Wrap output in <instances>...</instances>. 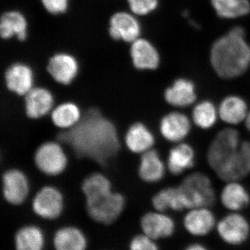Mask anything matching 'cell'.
<instances>
[{"label": "cell", "instance_id": "cell-1", "mask_svg": "<svg viewBox=\"0 0 250 250\" xmlns=\"http://www.w3.org/2000/svg\"><path fill=\"white\" fill-rule=\"evenodd\" d=\"M58 139L71 147L78 157L101 165L116 156L121 148L116 126L95 108L85 111L71 129L59 133Z\"/></svg>", "mask_w": 250, "mask_h": 250}, {"label": "cell", "instance_id": "cell-2", "mask_svg": "<svg viewBox=\"0 0 250 250\" xmlns=\"http://www.w3.org/2000/svg\"><path fill=\"white\" fill-rule=\"evenodd\" d=\"M245 35L243 28L233 27L228 35L219 39L212 46L210 62L221 78H237L249 68L250 47L245 40Z\"/></svg>", "mask_w": 250, "mask_h": 250}, {"label": "cell", "instance_id": "cell-3", "mask_svg": "<svg viewBox=\"0 0 250 250\" xmlns=\"http://www.w3.org/2000/svg\"><path fill=\"white\" fill-rule=\"evenodd\" d=\"M187 210L213 207L217 197L210 177L202 172L189 174L179 184Z\"/></svg>", "mask_w": 250, "mask_h": 250}, {"label": "cell", "instance_id": "cell-4", "mask_svg": "<svg viewBox=\"0 0 250 250\" xmlns=\"http://www.w3.org/2000/svg\"><path fill=\"white\" fill-rule=\"evenodd\" d=\"M87 213L90 218L102 225H109L119 218L124 210L125 197L112 191L85 198Z\"/></svg>", "mask_w": 250, "mask_h": 250}, {"label": "cell", "instance_id": "cell-5", "mask_svg": "<svg viewBox=\"0 0 250 250\" xmlns=\"http://www.w3.org/2000/svg\"><path fill=\"white\" fill-rule=\"evenodd\" d=\"M215 231L224 244L240 248L250 240V222L241 212H229L218 220Z\"/></svg>", "mask_w": 250, "mask_h": 250}, {"label": "cell", "instance_id": "cell-6", "mask_svg": "<svg viewBox=\"0 0 250 250\" xmlns=\"http://www.w3.org/2000/svg\"><path fill=\"white\" fill-rule=\"evenodd\" d=\"M241 134L233 126L220 130L210 142L207 153L208 165L214 172L228 160L241 146Z\"/></svg>", "mask_w": 250, "mask_h": 250}, {"label": "cell", "instance_id": "cell-7", "mask_svg": "<svg viewBox=\"0 0 250 250\" xmlns=\"http://www.w3.org/2000/svg\"><path fill=\"white\" fill-rule=\"evenodd\" d=\"M34 162L42 173L57 176L66 168L67 159L59 143L49 141L42 143L38 148L34 155Z\"/></svg>", "mask_w": 250, "mask_h": 250}, {"label": "cell", "instance_id": "cell-8", "mask_svg": "<svg viewBox=\"0 0 250 250\" xmlns=\"http://www.w3.org/2000/svg\"><path fill=\"white\" fill-rule=\"evenodd\" d=\"M225 182H240L250 174V141H242L241 146L228 160L215 171Z\"/></svg>", "mask_w": 250, "mask_h": 250}, {"label": "cell", "instance_id": "cell-9", "mask_svg": "<svg viewBox=\"0 0 250 250\" xmlns=\"http://www.w3.org/2000/svg\"><path fill=\"white\" fill-rule=\"evenodd\" d=\"M216 216L210 207H196L187 210L182 219L184 231L192 238L209 236L216 228Z\"/></svg>", "mask_w": 250, "mask_h": 250}, {"label": "cell", "instance_id": "cell-10", "mask_svg": "<svg viewBox=\"0 0 250 250\" xmlns=\"http://www.w3.org/2000/svg\"><path fill=\"white\" fill-rule=\"evenodd\" d=\"M142 233L156 241L169 239L177 232L175 220L166 212H147L140 220Z\"/></svg>", "mask_w": 250, "mask_h": 250}, {"label": "cell", "instance_id": "cell-11", "mask_svg": "<svg viewBox=\"0 0 250 250\" xmlns=\"http://www.w3.org/2000/svg\"><path fill=\"white\" fill-rule=\"evenodd\" d=\"M191 118L179 111H172L162 116L159 121V132L167 142H184L192 130Z\"/></svg>", "mask_w": 250, "mask_h": 250}, {"label": "cell", "instance_id": "cell-12", "mask_svg": "<svg viewBox=\"0 0 250 250\" xmlns=\"http://www.w3.org/2000/svg\"><path fill=\"white\" fill-rule=\"evenodd\" d=\"M63 197L58 189L52 187L42 188L32 202L33 211L44 220H56L63 210Z\"/></svg>", "mask_w": 250, "mask_h": 250}, {"label": "cell", "instance_id": "cell-13", "mask_svg": "<svg viewBox=\"0 0 250 250\" xmlns=\"http://www.w3.org/2000/svg\"><path fill=\"white\" fill-rule=\"evenodd\" d=\"M2 192L10 205H22L29 192V181L24 172L18 169L6 171L2 176Z\"/></svg>", "mask_w": 250, "mask_h": 250}, {"label": "cell", "instance_id": "cell-14", "mask_svg": "<svg viewBox=\"0 0 250 250\" xmlns=\"http://www.w3.org/2000/svg\"><path fill=\"white\" fill-rule=\"evenodd\" d=\"M167 104L176 108L189 107L195 104L197 99L196 86L191 80L179 78L167 87L164 93Z\"/></svg>", "mask_w": 250, "mask_h": 250}, {"label": "cell", "instance_id": "cell-15", "mask_svg": "<svg viewBox=\"0 0 250 250\" xmlns=\"http://www.w3.org/2000/svg\"><path fill=\"white\" fill-rule=\"evenodd\" d=\"M196 152L191 145L186 142L174 144L167 154V170L172 175L179 176L195 165Z\"/></svg>", "mask_w": 250, "mask_h": 250}, {"label": "cell", "instance_id": "cell-16", "mask_svg": "<svg viewBox=\"0 0 250 250\" xmlns=\"http://www.w3.org/2000/svg\"><path fill=\"white\" fill-rule=\"evenodd\" d=\"M218 110L219 119L230 126L244 123L250 112L246 100L236 95L224 98L219 104Z\"/></svg>", "mask_w": 250, "mask_h": 250}, {"label": "cell", "instance_id": "cell-17", "mask_svg": "<svg viewBox=\"0 0 250 250\" xmlns=\"http://www.w3.org/2000/svg\"><path fill=\"white\" fill-rule=\"evenodd\" d=\"M219 195V200L229 212H242L249 206L250 195L240 182H225Z\"/></svg>", "mask_w": 250, "mask_h": 250}, {"label": "cell", "instance_id": "cell-18", "mask_svg": "<svg viewBox=\"0 0 250 250\" xmlns=\"http://www.w3.org/2000/svg\"><path fill=\"white\" fill-rule=\"evenodd\" d=\"M54 97L44 88H32L24 98L26 115L31 119H39L48 114L54 106Z\"/></svg>", "mask_w": 250, "mask_h": 250}, {"label": "cell", "instance_id": "cell-19", "mask_svg": "<svg viewBox=\"0 0 250 250\" xmlns=\"http://www.w3.org/2000/svg\"><path fill=\"white\" fill-rule=\"evenodd\" d=\"M140 33L139 23L131 15L119 12L112 16L109 28L112 39L133 42L139 39Z\"/></svg>", "mask_w": 250, "mask_h": 250}, {"label": "cell", "instance_id": "cell-20", "mask_svg": "<svg viewBox=\"0 0 250 250\" xmlns=\"http://www.w3.org/2000/svg\"><path fill=\"white\" fill-rule=\"evenodd\" d=\"M47 70L56 82L68 85L78 73L79 65L76 59L67 54H58L49 60Z\"/></svg>", "mask_w": 250, "mask_h": 250}, {"label": "cell", "instance_id": "cell-21", "mask_svg": "<svg viewBox=\"0 0 250 250\" xmlns=\"http://www.w3.org/2000/svg\"><path fill=\"white\" fill-rule=\"evenodd\" d=\"M166 164L156 149H151L141 154L139 166V175L143 182L155 184L165 177Z\"/></svg>", "mask_w": 250, "mask_h": 250}, {"label": "cell", "instance_id": "cell-22", "mask_svg": "<svg viewBox=\"0 0 250 250\" xmlns=\"http://www.w3.org/2000/svg\"><path fill=\"white\" fill-rule=\"evenodd\" d=\"M5 80L8 89L21 96H25L33 88L34 74L27 65L16 63L6 70Z\"/></svg>", "mask_w": 250, "mask_h": 250}, {"label": "cell", "instance_id": "cell-23", "mask_svg": "<svg viewBox=\"0 0 250 250\" xmlns=\"http://www.w3.org/2000/svg\"><path fill=\"white\" fill-rule=\"evenodd\" d=\"M125 142L131 152L142 154L154 147L155 136L146 125L139 122L129 126L125 134Z\"/></svg>", "mask_w": 250, "mask_h": 250}, {"label": "cell", "instance_id": "cell-24", "mask_svg": "<svg viewBox=\"0 0 250 250\" xmlns=\"http://www.w3.org/2000/svg\"><path fill=\"white\" fill-rule=\"evenodd\" d=\"M131 57L134 66L139 70H156L160 62L155 47L145 39H138L132 42Z\"/></svg>", "mask_w": 250, "mask_h": 250}, {"label": "cell", "instance_id": "cell-25", "mask_svg": "<svg viewBox=\"0 0 250 250\" xmlns=\"http://www.w3.org/2000/svg\"><path fill=\"white\" fill-rule=\"evenodd\" d=\"M154 210L166 212L172 210L181 212L187 210V206L179 186H173L161 189L152 198Z\"/></svg>", "mask_w": 250, "mask_h": 250}, {"label": "cell", "instance_id": "cell-26", "mask_svg": "<svg viewBox=\"0 0 250 250\" xmlns=\"http://www.w3.org/2000/svg\"><path fill=\"white\" fill-rule=\"evenodd\" d=\"M53 246L55 250H86L88 240L80 229L62 227L54 233Z\"/></svg>", "mask_w": 250, "mask_h": 250}, {"label": "cell", "instance_id": "cell-27", "mask_svg": "<svg viewBox=\"0 0 250 250\" xmlns=\"http://www.w3.org/2000/svg\"><path fill=\"white\" fill-rule=\"evenodd\" d=\"M45 246V235L42 230L36 225L22 227L15 234L16 250H44Z\"/></svg>", "mask_w": 250, "mask_h": 250}, {"label": "cell", "instance_id": "cell-28", "mask_svg": "<svg viewBox=\"0 0 250 250\" xmlns=\"http://www.w3.org/2000/svg\"><path fill=\"white\" fill-rule=\"evenodd\" d=\"M192 124L202 130L212 129L219 118L218 106L210 100H202L195 104L191 112Z\"/></svg>", "mask_w": 250, "mask_h": 250}, {"label": "cell", "instance_id": "cell-29", "mask_svg": "<svg viewBox=\"0 0 250 250\" xmlns=\"http://www.w3.org/2000/svg\"><path fill=\"white\" fill-rule=\"evenodd\" d=\"M27 28V21L21 13L10 11L1 16L0 33L3 39H8L16 36L19 40H25Z\"/></svg>", "mask_w": 250, "mask_h": 250}, {"label": "cell", "instance_id": "cell-30", "mask_svg": "<svg viewBox=\"0 0 250 250\" xmlns=\"http://www.w3.org/2000/svg\"><path fill=\"white\" fill-rule=\"evenodd\" d=\"M82 117L80 108L73 103L61 104L54 108L51 113V120L53 124L63 130L75 126Z\"/></svg>", "mask_w": 250, "mask_h": 250}, {"label": "cell", "instance_id": "cell-31", "mask_svg": "<svg viewBox=\"0 0 250 250\" xmlns=\"http://www.w3.org/2000/svg\"><path fill=\"white\" fill-rule=\"evenodd\" d=\"M212 6L220 17L233 19L250 12L248 0H210Z\"/></svg>", "mask_w": 250, "mask_h": 250}, {"label": "cell", "instance_id": "cell-32", "mask_svg": "<svg viewBox=\"0 0 250 250\" xmlns=\"http://www.w3.org/2000/svg\"><path fill=\"white\" fill-rule=\"evenodd\" d=\"M82 189L85 198H88L111 191L112 185L106 176L101 173H93L83 180Z\"/></svg>", "mask_w": 250, "mask_h": 250}, {"label": "cell", "instance_id": "cell-33", "mask_svg": "<svg viewBox=\"0 0 250 250\" xmlns=\"http://www.w3.org/2000/svg\"><path fill=\"white\" fill-rule=\"evenodd\" d=\"M157 242L142 233L131 238L129 250H161Z\"/></svg>", "mask_w": 250, "mask_h": 250}, {"label": "cell", "instance_id": "cell-34", "mask_svg": "<svg viewBox=\"0 0 250 250\" xmlns=\"http://www.w3.org/2000/svg\"><path fill=\"white\" fill-rule=\"evenodd\" d=\"M130 9L134 14L144 16L157 7L158 0H128Z\"/></svg>", "mask_w": 250, "mask_h": 250}, {"label": "cell", "instance_id": "cell-35", "mask_svg": "<svg viewBox=\"0 0 250 250\" xmlns=\"http://www.w3.org/2000/svg\"><path fill=\"white\" fill-rule=\"evenodd\" d=\"M47 11L52 14H60L65 12L68 0H41Z\"/></svg>", "mask_w": 250, "mask_h": 250}, {"label": "cell", "instance_id": "cell-36", "mask_svg": "<svg viewBox=\"0 0 250 250\" xmlns=\"http://www.w3.org/2000/svg\"><path fill=\"white\" fill-rule=\"evenodd\" d=\"M182 250H210L209 248L202 243V242L196 241L188 243L187 246H184Z\"/></svg>", "mask_w": 250, "mask_h": 250}, {"label": "cell", "instance_id": "cell-37", "mask_svg": "<svg viewBox=\"0 0 250 250\" xmlns=\"http://www.w3.org/2000/svg\"><path fill=\"white\" fill-rule=\"evenodd\" d=\"M245 125H246V129L248 130V132L250 134V111L247 116L246 121L244 122Z\"/></svg>", "mask_w": 250, "mask_h": 250}]
</instances>
